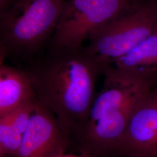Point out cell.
Returning <instances> with one entry per match:
<instances>
[{"label":"cell","mask_w":157,"mask_h":157,"mask_svg":"<svg viewBox=\"0 0 157 157\" xmlns=\"http://www.w3.org/2000/svg\"><path fill=\"white\" fill-rule=\"evenodd\" d=\"M17 0H0V13L6 11L14 5Z\"/></svg>","instance_id":"obj_11"},{"label":"cell","mask_w":157,"mask_h":157,"mask_svg":"<svg viewBox=\"0 0 157 157\" xmlns=\"http://www.w3.org/2000/svg\"><path fill=\"white\" fill-rule=\"evenodd\" d=\"M23 135L7 118L0 117V157H17Z\"/></svg>","instance_id":"obj_10"},{"label":"cell","mask_w":157,"mask_h":157,"mask_svg":"<svg viewBox=\"0 0 157 157\" xmlns=\"http://www.w3.org/2000/svg\"><path fill=\"white\" fill-rule=\"evenodd\" d=\"M57 157H90L88 155H84L83 154H80L78 153L77 154H67V153H64L62 154L61 155L58 156Z\"/></svg>","instance_id":"obj_12"},{"label":"cell","mask_w":157,"mask_h":157,"mask_svg":"<svg viewBox=\"0 0 157 157\" xmlns=\"http://www.w3.org/2000/svg\"><path fill=\"white\" fill-rule=\"evenodd\" d=\"M36 99L37 98L26 70L1 62L0 117Z\"/></svg>","instance_id":"obj_8"},{"label":"cell","mask_w":157,"mask_h":157,"mask_svg":"<svg viewBox=\"0 0 157 157\" xmlns=\"http://www.w3.org/2000/svg\"><path fill=\"white\" fill-rule=\"evenodd\" d=\"M152 89L154 90V91L155 93V94H156L157 96V78L155 80L154 84L153 87H152Z\"/></svg>","instance_id":"obj_13"},{"label":"cell","mask_w":157,"mask_h":157,"mask_svg":"<svg viewBox=\"0 0 157 157\" xmlns=\"http://www.w3.org/2000/svg\"><path fill=\"white\" fill-rule=\"evenodd\" d=\"M101 90L88 118L73 140L78 153L90 157H116L118 144L136 108L154 81L111 66L104 67Z\"/></svg>","instance_id":"obj_2"},{"label":"cell","mask_w":157,"mask_h":157,"mask_svg":"<svg viewBox=\"0 0 157 157\" xmlns=\"http://www.w3.org/2000/svg\"><path fill=\"white\" fill-rule=\"evenodd\" d=\"M157 30V1L139 2L129 11L91 34L87 51L104 67Z\"/></svg>","instance_id":"obj_5"},{"label":"cell","mask_w":157,"mask_h":157,"mask_svg":"<svg viewBox=\"0 0 157 157\" xmlns=\"http://www.w3.org/2000/svg\"><path fill=\"white\" fill-rule=\"evenodd\" d=\"M108 66L145 78H157V30Z\"/></svg>","instance_id":"obj_9"},{"label":"cell","mask_w":157,"mask_h":157,"mask_svg":"<svg viewBox=\"0 0 157 157\" xmlns=\"http://www.w3.org/2000/svg\"><path fill=\"white\" fill-rule=\"evenodd\" d=\"M103 69L84 47L48 49L26 69L38 101L55 115L73 140L88 118Z\"/></svg>","instance_id":"obj_1"},{"label":"cell","mask_w":157,"mask_h":157,"mask_svg":"<svg viewBox=\"0 0 157 157\" xmlns=\"http://www.w3.org/2000/svg\"><path fill=\"white\" fill-rule=\"evenodd\" d=\"M139 0H66L49 50H78L91 34L123 15Z\"/></svg>","instance_id":"obj_4"},{"label":"cell","mask_w":157,"mask_h":157,"mask_svg":"<svg viewBox=\"0 0 157 157\" xmlns=\"http://www.w3.org/2000/svg\"><path fill=\"white\" fill-rule=\"evenodd\" d=\"M116 157H157V96L152 89L133 112Z\"/></svg>","instance_id":"obj_7"},{"label":"cell","mask_w":157,"mask_h":157,"mask_svg":"<svg viewBox=\"0 0 157 157\" xmlns=\"http://www.w3.org/2000/svg\"><path fill=\"white\" fill-rule=\"evenodd\" d=\"M73 145L55 115L37 102L17 157H57Z\"/></svg>","instance_id":"obj_6"},{"label":"cell","mask_w":157,"mask_h":157,"mask_svg":"<svg viewBox=\"0 0 157 157\" xmlns=\"http://www.w3.org/2000/svg\"><path fill=\"white\" fill-rule=\"evenodd\" d=\"M66 0H17L0 13L1 62L33 60L48 44Z\"/></svg>","instance_id":"obj_3"}]
</instances>
